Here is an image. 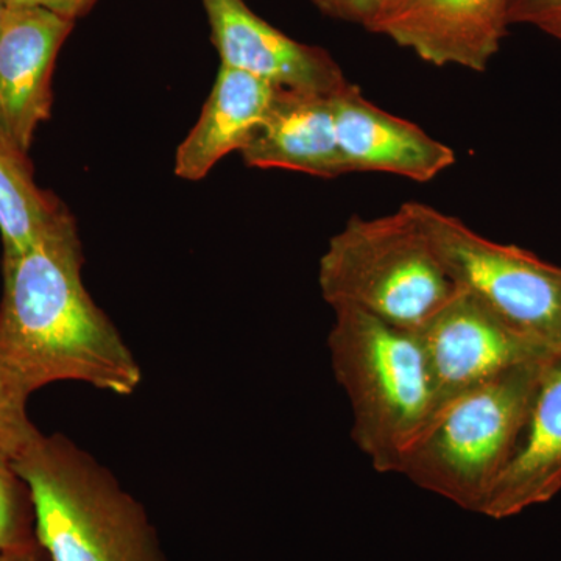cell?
<instances>
[{"mask_svg": "<svg viewBox=\"0 0 561 561\" xmlns=\"http://www.w3.org/2000/svg\"><path fill=\"white\" fill-rule=\"evenodd\" d=\"M77 228L3 254L0 368L31 397L58 381L117 394L138 389L142 373L81 280Z\"/></svg>", "mask_w": 561, "mask_h": 561, "instance_id": "cell-1", "label": "cell"}, {"mask_svg": "<svg viewBox=\"0 0 561 561\" xmlns=\"http://www.w3.org/2000/svg\"><path fill=\"white\" fill-rule=\"evenodd\" d=\"M328 348L348 398L351 437L373 470L400 474L438 402L415 331L354 308H335Z\"/></svg>", "mask_w": 561, "mask_h": 561, "instance_id": "cell-2", "label": "cell"}, {"mask_svg": "<svg viewBox=\"0 0 561 561\" xmlns=\"http://www.w3.org/2000/svg\"><path fill=\"white\" fill-rule=\"evenodd\" d=\"M11 461L50 561H168L139 502L68 438L38 431Z\"/></svg>", "mask_w": 561, "mask_h": 561, "instance_id": "cell-3", "label": "cell"}, {"mask_svg": "<svg viewBox=\"0 0 561 561\" xmlns=\"http://www.w3.org/2000/svg\"><path fill=\"white\" fill-rule=\"evenodd\" d=\"M546 362L502 373L446 402L400 474L465 511L481 513L518 446Z\"/></svg>", "mask_w": 561, "mask_h": 561, "instance_id": "cell-4", "label": "cell"}, {"mask_svg": "<svg viewBox=\"0 0 561 561\" xmlns=\"http://www.w3.org/2000/svg\"><path fill=\"white\" fill-rule=\"evenodd\" d=\"M323 300L416 331L456 287L408 205L387 216H354L328 242L320 260Z\"/></svg>", "mask_w": 561, "mask_h": 561, "instance_id": "cell-5", "label": "cell"}, {"mask_svg": "<svg viewBox=\"0 0 561 561\" xmlns=\"http://www.w3.org/2000/svg\"><path fill=\"white\" fill-rule=\"evenodd\" d=\"M420 230L456 289L549 353L561 354V267L537 254L490 241L468 225L408 202Z\"/></svg>", "mask_w": 561, "mask_h": 561, "instance_id": "cell-6", "label": "cell"}, {"mask_svg": "<svg viewBox=\"0 0 561 561\" xmlns=\"http://www.w3.org/2000/svg\"><path fill=\"white\" fill-rule=\"evenodd\" d=\"M415 332L430 365L438 409L502 373L557 356L459 289Z\"/></svg>", "mask_w": 561, "mask_h": 561, "instance_id": "cell-7", "label": "cell"}, {"mask_svg": "<svg viewBox=\"0 0 561 561\" xmlns=\"http://www.w3.org/2000/svg\"><path fill=\"white\" fill-rule=\"evenodd\" d=\"M508 25V0H387L367 31L431 65L483 72Z\"/></svg>", "mask_w": 561, "mask_h": 561, "instance_id": "cell-8", "label": "cell"}, {"mask_svg": "<svg viewBox=\"0 0 561 561\" xmlns=\"http://www.w3.org/2000/svg\"><path fill=\"white\" fill-rule=\"evenodd\" d=\"M76 21L39 7L7 5L0 24V135L27 154L49 119L51 73Z\"/></svg>", "mask_w": 561, "mask_h": 561, "instance_id": "cell-9", "label": "cell"}, {"mask_svg": "<svg viewBox=\"0 0 561 561\" xmlns=\"http://www.w3.org/2000/svg\"><path fill=\"white\" fill-rule=\"evenodd\" d=\"M221 66L242 70L280 90L334 95L350 83L330 51L291 39L245 0H202Z\"/></svg>", "mask_w": 561, "mask_h": 561, "instance_id": "cell-10", "label": "cell"}, {"mask_svg": "<svg viewBox=\"0 0 561 561\" xmlns=\"http://www.w3.org/2000/svg\"><path fill=\"white\" fill-rule=\"evenodd\" d=\"M346 173L381 172L426 183L456 162V153L419 125L367 101L348 83L332 95Z\"/></svg>", "mask_w": 561, "mask_h": 561, "instance_id": "cell-11", "label": "cell"}, {"mask_svg": "<svg viewBox=\"0 0 561 561\" xmlns=\"http://www.w3.org/2000/svg\"><path fill=\"white\" fill-rule=\"evenodd\" d=\"M241 153L250 168L286 169L320 179L346 175L332 95L278 88L267 116Z\"/></svg>", "mask_w": 561, "mask_h": 561, "instance_id": "cell-12", "label": "cell"}, {"mask_svg": "<svg viewBox=\"0 0 561 561\" xmlns=\"http://www.w3.org/2000/svg\"><path fill=\"white\" fill-rule=\"evenodd\" d=\"M561 491V354L542 367L529 419L482 515L502 519L545 504Z\"/></svg>", "mask_w": 561, "mask_h": 561, "instance_id": "cell-13", "label": "cell"}, {"mask_svg": "<svg viewBox=\"0 0 561 561\" xmlns=\"http://www.w3.org/2000/svg\"><path fill=\"white\" fill-rule=\"evenodd\" d=\"M276 91L267 81L220 65L197 124L176 150V176L205 179L221 158L242 151L267 116Z\"/></svg>", "mask_w": 561, "mask_h": 561, "instance_id": "cell-14", "label": "cell"}, {"mask_svg": "<svg viewBox=\"0 0 561 561\" xmlns=\"http://www.w3.org/2000/svg\"><path fill=\"white\" fill-rule=\"evenodd\" d=\"M76 227L50 192L41 190L27 154L0 135V234L3 254L20 253L46 236Z\"/></svg>", "mask_w": 561, "mask_h": 561, "instance_id": "cell-15", "label": "cell"}, {"mask_svg": "<svg viewBox=\"0 0 561 561\" xmlns=\"http://www.w3.org/2000/svg\"><path fill=\"white\" fill-rule=\"evenodd\" d=\"M39 549L31 491L10 457L0 454V559Z\"/></svg>", "mask_w": 561, "mask_h": 561, "instance_id": "cell-16", "label": "cell"}, {"mask_svg": "<svg viewBox=\"0 0 561 561\" xmlns=\"http://www.w3.org/2000/svg\"><path fill=\"white\" fill-rule=\"evenodd\" d=\"M28 394L0 368V454L11 460L38 432L27 416Z\"/></svg>", "mask_w": 561, "mask_h": 561, "instance_id": "cell-17", "label": "cell"}, {"mask_svg": "<svg viewBox=\"0 0 561 561\" xmlns=\"http://www.w3.org/2000/svg\"><path fill=\"white\" fill-rule=\"evenodd\" d=\"M508 21L561 39V0H508Z\"/></svg>", "mask_w": 561, "mask_h": 561, "instance_id": "cell-18", "label": "cell"}, {"mask_svg": "<svg viewBox=\"0 0 561 561\" xmlns=\"http://www.w3.org/2000/svg\"><path fill=\"white\" fill-rule=\"evenodd\" d=\"M311 2L321 13L334 20L353 22L368 28L386 5L387 0H311Z\"/></svg>", "mask_w": 561, "mask_h": 561, "instance_id": "cell-19", "label": "cell"}, {"mask_svg": "<svg viewBox=\"0 0 561 561\" xmlns=\"http://www.w3.org/2000/svg\"><path fill=\"white\" fill-rule=\"evenodd\" d=\"M7 5L39 7L60 14L66 20L77 21L94 7L98 0H5Z\"/></svg>", "mask_w": 561, "mask_h": 561, "instance_id": "cell-20", "label": "cell"}, {"mask_svg": "<svg viewBox=\"0 0 561 561\" xmlns=\"http://www.w3.org/2000/svg\"><path fill=\"white\" fill-rule=\"evenodd\" d=\"M0 561H39V551L24 553V556L3 557Z\"/></svg>", "mask_w": 561, "mask_h": 561, "instance_id": "cell-21", "label": "cell"}, {"mask_svg": "<svg viewBox=\"0 0 561 561\" xmlns=\"http://www.w3.org/2000/svg\"><path fill=\"white\" fill-rule=\"evenodd\" d=\"M5 9H7L5 0H0V24H2V18H3V13H5Z\"/></svg>", "mask_w": 561, "mask_h": 561, "instance_id": "cell-22", "label": "cell"}]
</instances>
